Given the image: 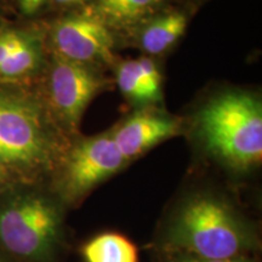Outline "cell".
<instances>
[{"instance_id":"1","label":"cell","mask_w":262,"mask_h":262,"mask_svg":"<svg viewBox=\"0 0 262 262\" xmlns=\"http://www.w3.org/2000/svg\"><path fill=\"white\" fill-rule=\"evenodd\" d=\"M62 134L37 91L0 84V165L34 178L60 157Z\"/></svg>"},{"instance_id":"2","label":"cell","mask_w":262,"mask_h":262,"mask_svg":"<svg viewBox=\"0 0 262 262\" xmlns=\"http://www.w3.org/2000/svg\"><path fill=\"white\" fill-rule=\"evenodd\" d=\"M196 131L205 148L235 169L262 158V106L248 91L216 95L196 114Z\"/></svg>"},{"instance_id":"3","label":"cell","mask_w":262,"mask_h":262,"mask_svg":"<svg viewBox=\"0 0 262 262\" xmlns=\"http://www.w3.org/2000/svg\"><path fill=\"white\" fill-rule=\"evenodd\" d=\"M61 214L50 196L34 188L0 192V247L25 261L50 256L60 234Z\"/></svg>"},{"instance_id":"4","label":"cell","mask_w":262,"mask_h":262,"mask_svg":"<svg viewBox=\"0 0 262 262\" xmlns=\"http://www.w3.org/2000/svg\"><path fill=\"white\" fill-rule=\"evenodd\" d=\"M171 239L178 247L206 260L233 258L247 243L234 211L210 195H195L181 206L173 220Z\"/></svg>"},{"instance_id":"5","label":"cell","mask_w":262,"mask_h":262,"mask_svg":"<svg viewBox=\"0 0 262 262\" xmlns=\"http://www.w3.org/2000/svg\"><path fill=\"white\" fill-rule=\"evenodd\" d=\"M41 77L44 88L37 93L56 125L67 131L77 129L86 107L106 85L91 66L52 54Z\"/></svg>"},{"instance_id":"6","label":"cell","mask_w":262,"mask_h":262,"mask_svg":"<svg viewBox=\"0 0 262 262\" xmlns=\"http://www.w3.org/2000/svg\"><path fill=\"white\" fill-rule=\"evenodd\" d=\"M44 32L47 47L55 56L89 66L114 60L112 29L91 6L67 12Z\"/></svg>"},{"instance_id":"7","label":"cell","mask_w":262,"mask_h":262,"mask_svg":"<svg viewBox=\"0 0 262 262\" xmlns=\"http://www.w3.org/2000/svg\"><path fill=\"white\" fill-rule=\"evenodd\" d=\"M125 163L114 143L112 131L80 140L64 157L58 178L61 194L68 201L79 199Z\"/></svg>"},{"instance_id":"8","label":"cell","mask_w":262,"mask_h":262,"mask_svg":"<svg viewBox=\"0 0 262 262\" xmlns=\"http://www.w3.org/2000/svg\"><path fill=\"white\" fill-rule=\"evenodd\" d=\"M181 120L157 111H140L114 127V143L125 160L134 159L163 141L176 136Z\"/></svg>"},{"instance_id":"9","label":"cell","mask_w":262,"mask_h":262,"mask_svg":"<svg viewBox=\"0 0 262 262\" xmlns=\"http://www.w3.org/2000/svg\"><path fill=\"white\" fill-rule=\"evenodd\" d=\"M47 62L44 29L22 24L17 42L0 64V84L31 88L41 78Z\"/></svg>"},{"instance_id":"10","label":"cell","mask_w":262,"mask_h":262,"mask_svg":"<svg viewBox=\"0 0 262 262\" xmlns=\"http://www.w3.org/2000/svg\"><path fill=\"white\" fill-rule=\"evenodd\" d=\"M117 84L130 102L147 107L162 102V74L148 57L124 61L118 66Z\"/></svg>"},{"instance_id":"11","label":"cell","mask_w":262,"mask_h":262,"mask_svg":"<svg viewBox=\"0 0 262 262\" xmlns=\"http://www.w3.org/2000/svg\"><path fill=\"white\" fill-rule=\"evenodd\" d=\"M187 25L186 12L165 8L140 26V48L148 55H162L185 34Z\"/></svg>"},{"instance_id":"12","label":"cell","mask_w":262,"mask_h":262,"mask_svg":"<svg viewBox=\"0 0 262 262\" xmlns=\"http://www.w3.org/2000/svg\"><path fill=\"white\" fill-rule=\"evenodd\" d=\"M168 0H94L90 6L111 29L140 27L165 9Z\"/></svg>"},{"instance_id":"13","label":"cell","mask_w":262,"mask_h":262,"mask_svg":"<svg viewBox=\"0 0 262 262\" xmlns=\"http://www.w3.org/2000/svg\"><path fill=\"white\" fill-rule=\"evenodd\" d=\"M86 262H139V251L133 242L118 233H103L83 248Z\"/></svg>"},{"instance_id":"14","label":"cell","mask_w":262,"mask_h":262,"mask_svg":"<svg viewBox=\"0 0 262 262\" xmlns=\"http://www.w3.org/2000/svg\"><path fill=\"white\" fill-rule=\"evenodd\" d=\"M50 0H11V8L17 11L22 18L33 21L47 11Z\"/></svg>"},{"instance_id":"15","label":"cell","mask_w":262,"mask_h":262,"mask_svg":"<svg viewBox=\"0 0 262 262\" xmlns=\"http://www.w3.org/2000/svg\"><path fill=\"white\" fill-rule=\"evenodd\" d=\"M94 0H50L49 2L48 10H70L80 9L81 6H86L88 4H93Z\"/></svg>"},{"instance_id":"16","label":"cell","mask_w":262,"mask_h":262,"mask_svg":"<svg viewBox=\"0 0 262 262\" xmlns=\"http://www.w3.org/2000/svg\"><path fill=\"white\" fill-rule=\"evenodd\" d=\"M19 181H22L16 173H14L11 170L5 168L4 165H0V192L5 191L6 188L11 187V186L16 185Z\"/></svg>"},{"instance_id":"17","label":"cell","mask_w":262,"mask_h":262,"mask_svg":"<svg viewBox=\"0 0 262 262\" xmlns=\"http://www.w3.org/2000/svg\"><path fill=\"white\" fill-rule=\"evenodd\" d=\"M179 262H241L233 258H225V260H206V258H199V257H188L185 260H181Z\"/></svg>"},{"instance_id":"18","label":"cell","mask_w":262,"mask_h":262,"mask_svg":"<svg viewBox=\"0 0 262 262\" xmlns=\"http://www.w3.org/2000/svg\"><path fill=\"white\" fill-rule=\"evenodd\" d=\"M10 8H11V0H0V10H2V11H4V10Z\"/></svg>"},{"instance_id":"19","label":"cell","mask_w":262,"mask_h":262,"mask_svg":"<svg viewBox=\"0 0 262 262\" xmlns=\"http://www.w3.org/2000/svg\"><path fill=\"white\" fill-rule=\"evenodd\" d=\"M6 21V19L4 18V16H3V11L0 10V27H2L3 25H4V22Z\"/></svg>"}]
</instances>
